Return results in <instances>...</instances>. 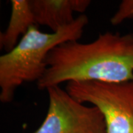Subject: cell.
Masks as SVG:
<instances>
[{
  "label": "cell",
  "instance_id": "6da1fadb",
  "mask_svg": "<svg viewBox=\"0 0 133 133\" xmlns=\"http://www.w3.org/2000/svg\"><path fill=\"white\" fill-rule=\"evenodd\" d=\"M133 81V33L106 32L90 43L61 44L47 59V70L36 82L48 90L71 81L121 83Z\"/></svg>",
  "mask_w": 133,
  "mask_h": 133
},
{
  "label": "cell",
  "instance_id": "7a4b0ae2",
  "mask_svg": "<svg viewBox=\"0 0 133 133\" xmlns=\"http://www.w3.org/2000/svg\"><path fill=\"white\" fill-rule=\"evenodd\" d=\"M89 19L86 14L56 32L44 33L33 25L10 51L0 57V101L9 104L18 88L25 83L38 81L47 70V59L61 44L78 41Z\"/></svg>",
  "mask_w": 133,
  "mask_h": 133
},
{
  "label": "cell",
  "instance_id": "3957f363",
  "mask_svg": "<svg viewBox=\"0 0 133 133\" xmlns=\"http://www.w3.org/2000/svg\"><path fill=\"white\" fill-rule=\"evenodd\" d=\"M65 90L79 102L99 109L107 133H133V81H71Z\"/></svg>",
  "mask_w": 133,
  "mask_h": 133
},
{
  "label": "cell",
  "instance_id": "277c9868",
  "mask_svg": "<svg viewBox=\"0 0 133 133\" xmlns=\"http://www.w3.org/2000/svg\"><path fill=\"white\" fill-rule=\"evenodd\" d=\"M47 92L48 112L33 133H107L104 118L97 107L79 102L60 86Z\"/></svg>",
  "mask_w": 133,
  "mask_h": 133
},
{
  "label": "cell",
  "instance_id": "5b68a950",
  "mask_svg": "<svg viewBox=\"0 0 133 133\" xmlns=\"http://www.w3.org/2000/svg\"><path fill=\"white\" fill-rule=\"evenodd\" d=\"M36 25L46 26L56 32L74 22L75 13H84L90 0H30Z\"/></svg>",
  "mask_w": 133,
  "mask_h": 133
},
{
  "label": "cell",
  "instance_id": "8992f818",
  "mask_svg": "<svg viewBox=\"0 0 133 133\" xmlns=\"http://www.w3.org/2000/svg\"><path fill=\"white\" fill-rule=\"evenodd\" d=\"M11 14L8 27L0 33V48L10 51L33 25H36L30 0H11Z\"/></svg>",
  "mask_w": 133,
  "mask_h": 133
},
{
  "label": "cell",
  "instance_id": "52a82bcc",
  "mask_svg": "<svg viewBox=\"0 0 133 133\" xmlns=\"http://www.w3.org/2000/svg\"><path fill=\"white\" fill-rule=\"evenodd\" d=\"M133 19V0L122 1L117 11L110 19V23L112 25H118L125 20Z\"/></svg>",
  "mask_w": 133,
  "mask_h": 133
}]
</instances>
